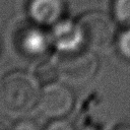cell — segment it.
I'll use <instances>...</instances> for the list:
<instances>
[{
  "label": "cell",
  "instance_id": "cell-5",
  "mask_svg": "<svg viewBox=\"0 0 130 130\" xmlns=\"http://www.w3.org/2000/svg\"><path fill=\"white\" fill-rule=\"evenodd\" d=\"M53 41L61 51L68 53L76 50L80 43L83 42L78 23L73 24L68 21L58 23L53 31Z\"/></svg>",
  "mask_w": 130,
  "mask_h": 130
},
{
  "label": "cell",
  "instance_id": "cell-7",
  "mask_svg": "<svg viewBox=\"0 0 130 130\" xmlns=\"http://www.w3.org/2000/svg\"><path fill=\"white\" fill-rule=\"evenodd\" d=\"M48 39L40 30L34 29L27 31L21 42L23 51L30 56H39L44 54L48 49Z\"/></svg>",
  "mask_w": 130,
  "mask_h": 130
},
{
  "label": "cell",
  "instance_id": "cell-9",
  "mask_svg": "<svg viewBox=\"0 0 130 130\" xmlns=\"http://www.w3.org/2000/svg\"><path fill=\"white\" fill-rule=\"evenodd\" d=\"M114 12L120 22L130 25V0H115Z\"/></svg>",
  "mask_w": 130,
  "mask_h": 130
},
{
  "label": "cell",
  "instance_id": "cell-4",
  "mask_svg": "<svg viewBox=\"0 0 130 130\" xmlns=\"http://www.w3.org/2000/svg\"><path fill=\"white\" fill-rule=\"evenodd\" d=\"M73 102V94L66 85L52 82L42 89L38 104L45 116L59 119L70 112Z\"/></svg>",
  "mask_w": 130,
  "mask_h": 130
},
{
  "label": "cell",
  "instance_id": "cell-6",
  "mask_svg": "<svg viewBox=\"0 0 130 130\" xmlns=\"http://www.w3.org/2000/svg\"><path fill=\"white\" fill-rule=\"evenodd\" d=\"M31 16L42 23H53L62 13L60 0H34L30 4Z\"/></svg>",
  "mask_w": 130,
  "mask_h": 130
},
{
  "label": "cell",
  "instance_id": "cell-3",
  "mask_svg": "<svg viewBox=\"0 0 130 130\" xmlns=\"http://www.w3.org/2000/svg\"><path fill=\"white\" fill-rule=\"evenodd\" d=\"M59 74L72 82L81 83L90 80L98 70V60L90 52H68L57 64Z\"/></svg>",
  "mask_w": 130,
  "mask_h": 130
},
{
  "label": "cell",
  "instance_id": "cell-2",
  "mask_svg": "<svg viewBox=\"0 0 130 130\" xmlns=\"http://www.w3.org/2000/svg\"><path fill=\"white\" fill-rule=\"evenodd\" d=\"M83 42L94 49H108L115 37V26L111 19L100 12H93L83 15L79 21Z\"/></svg>",
  "mask_w": 130,
  "mask_h": 130
},
{
  "label": "cell",
  "instance_id": "cell-10",
  "mask_svg": "<svg viewBox=\"0 0 130 130\" xmlns=\"http://www.w3.org/2000/svg\"><path fill=\"white\" fill-rule=\"evenodd\" d=\"M118 46L121 54L130 59V29L125 31L118 41Z\"/></svg>",
  "mask_w": 130,
  "mask_h": 130
},
{
  "label": "cell",
  "instance_id": "cell-1",
  "mask_svg": "<svg viewBox=\"0 0 130 130\" xmlns=\"http://www.w3.org/2000/svg\"><path fill=\"white\" fill-rule=\"evenodd\" d=\"M40 94L37 79L25 72L8 73L0 82V106L13 115L30 111L39 103Z\"/></svg>",
  "mask_w": 130,
  "mask_h": 130
},
{
  "label": "cell",
  "instance_id": "cell-12",
  "mask_svg": "<svg viewBox=\"0 0 130 130\" xmlns=\"http://www.w3.org/2000/svg\"><path fill=\"white\" fill-rule=\"evenodd\" d=\"M45 130H74V127L66 120L58 119L47 126Z\"/></svg>",
  "mask_w": 130,
  "mask_h": 130
},
{
  "label": "cell",
  "instance_id": "cell-8",
  "mask_svg": "<svg viewBox=\"0 0 130 130\" xmlns=\"http://www.w3.org/2000/svg\"><path fill=\"white\" fill-rule=\"evenodd\" d=\"M58 75L60 74H59L57 65L49 63V62H44V63L39 64V66L36 68L35 78L37 79L38 82L47 85L49 83L55 82Z\"/></svg>",
  "mask_w": 130,
  "mask_h": 130
},
{
  "label": "cell",
  "instance_id": "cell-11",
  "mask_svg": "<svg viewBox=\"0 0 130 130\" xmlns=\"http://www.w3.org/2000/svg\"><path fill=\"white\" fill-rule=\"evenodd\" d=\"M12 130H39V127L34 120L22 119L14 124Z\"/></svg>",
  "mask_w": 130,
  "mask_h": 130
}]
</instances>
